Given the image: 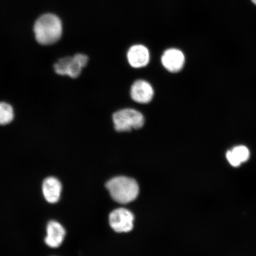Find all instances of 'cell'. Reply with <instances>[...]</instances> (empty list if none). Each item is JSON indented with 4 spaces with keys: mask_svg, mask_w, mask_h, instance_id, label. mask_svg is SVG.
Instances as JSON below:
<instances>
[{
    "mask_svg": "<svg viewBox=\"0 0 256 256\" xmlns=\"http://www.w3.org/2000/svg\"><path fill=\"white\" fill-rule=\"evenodd\" d=\"M34 32L38 43L43 46L52 44L62 36V21L56 15H42L35 22Z\"/></svg>",
    "mask_w": 256,
    "mask_h": 256,
    "instance_id": "cell-1",
    "label": "cell"
},
{
    "mask_svg": "<svg viewBox=\"0 0 256 256\" xmlns=\"http://www.w3.org/2000/svg\"><path fill=\"white\" fill-rule=\"evenodd\" d=\"M14 119V111L12 106L6 102H0V126L11 123Z\"/></svg>",
    "mask_w": 256,
    "mask_h": 256,
    "instance_id": "cell-11",
    "label": "cell"
},
{
    "mask_svg": "<svg viewBox=\"0 0 256 256\" xmlns=\"http://www.w3.org/2000/svg\"><path fill=\"white\" fill-rule=\"evenodd\" d=\"M232 151L241 164L242 162H247L250 158L249 150L245 146H236Z\"/></svg>",
    "mask_w": 256,
    "mask_h": 256,
    "instance_id": "cell-12",
    "label": "cell"
},
{
    "mask_svg": "<svg viewBox=\"0 0 256 256\" xmlns=\"http://www.w3.org/2000/svg\"><path fill=\"white\" fill-rule=\"evenodd\" d=\"M128 62L133 68H140L148 65L150 52L146 46L142 44H136L130 48L127 53Z\"/></svg>",
    "mask_w": 256,
    "mask_h": 256,
    "instance_id": "cell-9",
    "label": "cell"
},
{
    "mask_svg": "<svg viewBox=\"0 0 256 256\" xmlns=\"http://www.w3.org/2000/svg\"><path fill=\"white\" fill-rule=\"evenodd\" d=\"M106 188L113 200L126 204L136 200L139 194V186L134 179L126 176H118L110 179Z\"/></svg>",
    "mask_w": 256,
    "mask_h": 256,
    "instance_id": "cell-2",
    "label": "cell"
},
{
    "mask_svg": "<svg viewBox=\"0 0 256 256\" xmlns=\"http://www.w3.org/2000/svg\"><path fill=\"white\" fill-rule=\"evenodd\" d=\"M154 89L148 82L136 80L131 86L130 96L134 101L140 104L150 103L152 100Z\"/></svg>",
    "mask_w": 256,
    "mask_h": 256,
    "instance_id": "cell-6",
    "label": "cell"
},
{
    "mask_svg": "<svg viewBox=\"0 0 256 256\" xmlns=\"http://www.w3.org/2000/svg\"><path fill=\"white\" fill-rule=\"evenodd\" d=\"M112 120L115 130L120 132L140 129L145 123L142 114L134 108H124L115 112Z\"/></svg>",
    "mask_w": 256,
    "mask_h": 256,
    "instance_id": "cell-3",
    "label": "cell"
},
{
    "mask_svg": "<svg viewBox=\"0 0 256 256\" xmlns=\"http://www.w3.org/2000/svg\"><path fill=\"white\" fill-rule=\"evenodd\" d=\"M134 216L130 210L126 208H118L110 213V225L115 232H127L134 227Z\"/></svg>",
    "mask_w": 256,
    "mask_h": 256,
    "instance_id": "cell-5",
    "label": "cell"
},
{
    "mask_svg": "<svg viewBox=\"0 0 256 256\" xmlns=\"http://www.w3.org/2000/svg\"><path fill=\"white\" fill-rule=\"evenodd\" d=\"M88 57L84 54H78L74 56L64 57L55 65L54 70L58 74L68 76L72 78H78L81 74L82 69L87 66Z\"/></svg>",
    "mask_w": 256,
    "mask_h": 256,
    "instance_id": "cell-4",
    "label": "cell"
},
{
    "mask_svg": "<svg viewBox=\"0 0 256 256\" xmlns=\"http://www.w3.org/2000/svg\"><path fill=\"white\" fill-rule=\"evenodd\" d=\"M62 184L57 178L50 176L44 179L42 184V193L48 203L56 204L62 196Z\"/></svg>",
    "mask_w": 256,
    "mask_h": 256,
    "instance_id": "cell-10",
    "label": "cell"
},
{
    "mask_svg": "<svg viewBox=\"0 0 256 256\" xmlns=\"http://www.w3.org/2000/svg\"><path fill=\"white\" fill-rule=\"evenodd\" d=\"M251 1L254 4L256 5V0H251Z\"/></svg>",
    "mask_w": 256,
    "mask_h": 256,
    "instance_id": "cell-14",
    "label": "cell"
},
{
    "mask_svg": "<svg viewBox=\"0 0 256 256\" xmlns=\"http://www.w3.org/2000/svg\"><path fill=\"white\" fill-rule=\"evenodd\" d=\"M66 236L64 227L56 220H50L47 224L46 236L44 242L51 248H59L62 244Z\"/></svg>",
    "mask_w": 256,
    "mask_h": 256,
    "instance_id": "cell-8",
    "label": "cell"
},
{
    "mask_svg": "<svg viewBox=\"0 0 256 256\" xmlns=\"http://www.w3.org/2000/svg\"><path fill=\"white\" fill-rule=\"evenodd\" d=\"M226 158L227 160H228L230 164L234 166V167H238V166L241 164V163H240L238 162V160L236 159L232 150L231 151H228L226 152Z\"/></svg>",
    "mask_w": 256,
    "mask_h": 256,
    "instance_id": "cell-13",
    "label": "cell"
},
{
    "mask_svg": "<svg viewBox=\"0 0 256 256\" xmlns=\"http://www.w3.org/2000/svg\"><path fill=\"white\" fill-rule=\"evenodd\" d=\"M163 66L171 72H178L184 68L185 57L180 50L170 48L166 50L162 57Z\"/></svg>",
    "mask_w": 256,
    "mask_h": 256,
    "instance_id": "cell-7",
    "label": "cell"
}]
</instances>
